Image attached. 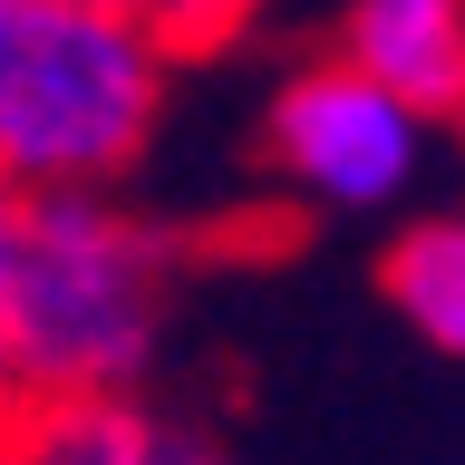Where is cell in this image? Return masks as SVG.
<instances>
[{
  "instance_id": "obj_5",
  "label": "cell",
  "mask_w": 465,
  "mask_h": 465,
  "mask_svg": "<svg viewBox=\"0 0 465 465\" xmlns=\"http://www.w3.org/2000/svg\"><path fill=\"white\" fill-rule=\"evenodd\" d=\"M340 58L398 87L417 116L465 126V0H349Z\"/></svg>"
},
{
  "instance_id": "obj_8",
  "label": "cell",
  "mask_w": 465,
  "mask_h": 465,
  "mask_svg": "<svg viewBox=\"0 0 465 465\" xmlns=\"http://www.w3.org/2000/svg\"><path fill=\"white\" fill-rule=\"evenodd\" d=\"M20 242H29V184L0 174V407L20 398V378H10V311H20Z\"/></svg>"
},
{
  "instance_id": "obj_6",
  "label": "cell",
  "mask_w": 465,
  "mask_h": 465,
  "mask_svg": "<svg viewBox=\"0 0 465 465\" xmlns=\"http://www.w3.org/2000/svg\"><path fill=\"white\" fill-rule=\"evenodd\" d=\"M378 291L388 311L436 349V359H465V213H417V223L388 232V262H378Z\"/></svg>"
},
{
  "instance_id": "obj_2",
  "label": "cell",
  "mask_w": 465,
  "mask_h": 465,
  "mask_svg": "<svg viewBox=\"0 0 465 465\" xmlns=\"http://www.w3.org/2000/svg\"><path fill=\"white\" fill-rule=\"evenodd\" d=\"M174 272H184V242L165 223H145L116 184L29 194L20 311H10L20 398L145 388L155 349H165V320H174Z\"/></svg>"
},
{
  "instance_id": "obj_4",
  "label": "cell",
  "mask_w": 465,
  "mask_h": 465,
  "mask_svg": "<svg viewBox=\"0 0 465 465\" xmlns=\"http://www.w3.org/2000/svg\"><path fill=\"white\" fill-rule=\"evenodd\" d=\"M0 465H242L213 427L155 407L145 388L0 407Z\"/></svg>"
},
{
  "instance_id": "obj_7",
  "label": "cell",
  "mask_w": 465,
  "mask_h": 465,
  "mask_svg": "<svg viewBox=\"0 0 465 465\" xmlns=\"http://www.w3.org/2000/svg\"><path fill=\"white\" fill-rule=\"evenodd\" d=\"M252 10H262V0H136V20L155 29L174 58H213V49H232V39L252 29Z\"/></svg>"
},
{
  "instance_id": "obj_3",
  "label": "cell",
  "mask_w": 465,
  "mask_h": 465,
  "mask_svg": "<svg viewBox=\"0 0 465 465\" xmlns=\"http://www.w3.org/2000/svg\"><path fill=\"white\" fill-rule=\"evenodd\" d=\"M436 116H417L398 87H378L359 58H301L272 107H262V155H272V184L311 213H398L427 174Z\"/></svg>"
},
{
  "instance_id": "obj_1",
  "label": "cell",
  "mask_w": 465,
  "mask_h": 465,
  "mask_svg": "<svg viewBox=\"0 0 465 465\" xmlns=\"http://www.w3.org/2000/svg\"><path fill=\"white\" fill-rule=\"evenodd\" d=\"M184 58L136 0H0V174L29 194L126 184Z\"/></svg>"
}]
</instances>
